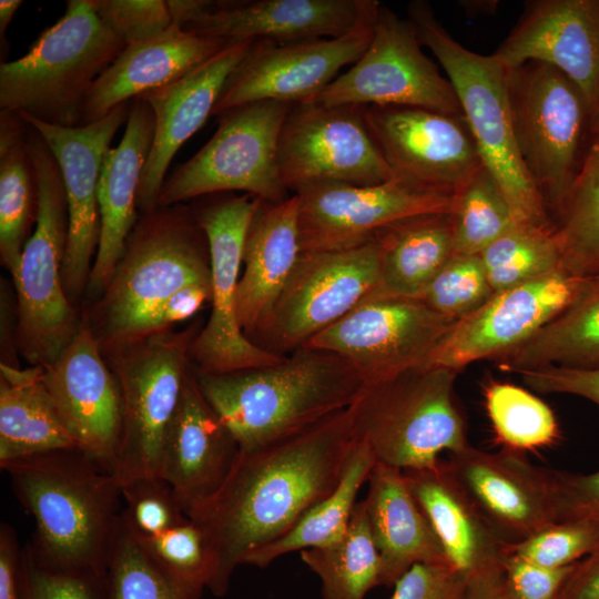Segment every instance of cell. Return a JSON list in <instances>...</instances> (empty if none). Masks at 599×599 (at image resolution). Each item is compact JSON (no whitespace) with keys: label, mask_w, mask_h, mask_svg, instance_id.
<instances>
[{"label":"cell","mask_w":599,"mask_h":599,"mask_svg":"<svg viewBox=\"0 0 599 599\" xmlns=\"http://www.w3.org/2000/svg\"><path fill=\"white\" fill-rule=\"evenodd\" d=\"M355 441L348 407L285 438L240 449L217 490L187 511L207 542L214 596L227 593L234 570L252 552L335 489Z\"/></svg>","instance_id":"6da1fadb"},{"label":"cell","mask_w":599,"mask_h":599,"mask_svg":"<svg viewBox=\"0 0 599 599\" xmlns=\"http://www.w3.org/2000/svg\"><path fill=\"white\" fill-rule=\"evenodd\" d=\"M12 490L32 515L27 545L41 562L105 575L123 510L113 474L78 448L0 464Z\"/></svg>","instance_id":"7a4b0ae2"},{"label":"cell","mask_w":599,"mask_h":599,"mask_svg":"<svg viewBox=\"0 0 599 599\" xmlns=\"http://www.w3.org/2000/svg\"><path fill=\"white\" fill-rule=\"evenodd\" d=\"M193 372L240 449L285 438L346 409L364 387L358 373L339 355L307 345L264 367Z\"/></svg>","instance_id":"3957f363"},{"label":"cell","mask_w":599,"mask_h":599,"mask_svg":"<svg viewBox=\"0 0 599 599\" xmlns=\"http://www.w3.org/2000/svg\"><path fill=\"white\" fill-rule=\"evenodd\" d=\"M195 283H211V266L192 209L175 204L144 213L104 291L103 342L119 349L152 336L162 306Z\"/></svg>","instance_id":"277c9868"},{"label":"cell","mask_w":599,"mask_h":599,"mask_svg":"<svg viewBox=\"0 0 599 599\" xmlns=\"http://www.w3.org/2000/svg\"><path fill=\"white\" fill-rule=\"evenodd\" d=\"M125 44L91 0H68L63 16L21 58L0 64V110L80 126L87 95Z\"/></svg>","instance_id":"5b68a950"},{"label":"cell","mask_w":599,"mask_h":599,"mask_svg":"<svg viewBox=\"0 0 599 599\" xmlns=\"http://www.w3.org/2000/svg\"><path fill=\"white\" fill-rule=\"evenodd\" d=\"M407 12L422 45L432 51L451 83L483 163L499 183L519 222L552 226L517 149L507 70L493 54L476 53L454 39L428 2L413 1Z\"/></svg>","instance_id":"8992f818"},{"label":"cell","mask_w":599,"mask_h":599,"mask_svg":"<svg viewBox=\"0 0 599 599\" xmlns=\"http://www.w3.org/2000/svg\"><path fill=\"white\" fill-rule=\"evenodd\" d=\"M457 375L424 365L364 385L349 412L355 438L367 445L376 464L423 469L436 465L441 453L470 445L455 395Z\"/></svg>","instance_id":"52a82bcc"},{"label":"cell","mask_w":599,"mask_h":599,"mask_svg":"<svg viewBox=\"0 0 599 599\" xmlns=\"http://www.w3.org/2000/svg\"><path fill=\"white\" fill-rule=\"evenodd\" d=\"M28 141L38 175L39 209L12 280L22 353L32 365L45 366L55 361L80 326L62 281L69 233L62 173L49 145L30 124Z\"/></svg>","instance_id":"ba28073f"},{"label":"cell","mask_w":599,"mask_h":599,"mask_svg":"<svg viewBox=\"0 0 599 599\" xmlns=\"http://www.w3.org/2000/svg\"><path fill=\"white\" fill-rule=\"evenodd\" d=\"M507 73L519 155L547 211L556 215L591 140L589 104L579 87L551 65L531 61Z\"/></svg>","instance_id":"9c48e42d"},{"label":"cell","mask_w":599,"mask_h":599,"mask_svg":"<svg viewBox=\"0 0 599 599\" xmlns=\"http://www.w3.org/2000/svg\"><path fill=\"white\" fill-rule=\"evenodd\" d=\"M291 106L266 100L220 114L212 138L165 177L158 206L224 192H244L268 203L288 199L278 166V140Z\"/></svg>","instance_id":"30bf717a"},{"label":"cell","mask_w":599,"mask_h":599,"mask_svg":"<svg viewBox=\"0 0 599 599\" xmlns=\"http://www.w3.org/2000/svg\"><path fill=\"white\" fill-rule=\"evenodd\" d=\"M190 334L158 333L123 352L114 363L122 397V432L112 466L121 488L160 477L166 433L190 366Z\"/></svg>","instance_id":"8fae6325"},{"label":"cell","mask_w":599,"mask_h":599,"mask_svg":"<svg viewBox=\"0 0 599 599\" xmlns=\"http://www.w3.org/2000/svg\"><path fill=\"white\" fill-rule=\"evenodd\" d=\"M214 193L209 203L192 209L210 252L212 312L205 327L192 341L190 355L197 369L224 374L278 363L285 355L248 339L236 316V291L250 223L261 203L251 194Z\"/></svg>","instance_id":"7c38bea8"},{"label":"cell","mask_w":599,"mask_h":599,"mask_svg":"<svg viewBox=\"0 0 599 599\" xmlns=\"http://www.w3.org/2000/svg\"><path fill=\"white\" fill-rule=\"evenodd\" d=\"M422 47L412 22L380 3L365 52L312 101L461 114L451 83Z\"/></svg>","instance_id":"4fadbf2b"},{"label":"cell","mask_w":599,"mask_h":599,"mask_svg":"<svg viewBox=\"0 0 599 599\" xmlns=\"http://www.w3.org/2000/svg\"><path fill=\"white\" fill-rule=\"evenodd\" d=\"M365 108L292 104L278 140V166L288 191L324 182L374 185L395 176L368 128Z\"/></svg>","instance_id":"5bb4252c"},{"label":"cell","mask_w":599,"mask_h":599,"mask_svg":"<svg viewBox=\"0 0 599 599\" xmlns=\"http://www.w3.org/2000/svg\"><path fill=\"white\" fill-rule=\"evenodd\" d=\"M455 322L419 298L374 291L305 345L339 355L370 385L426 365Z\"/></svg>","instance_id":"9a60e30c"},{"label":"cell","mask_w":599,"mask_h":599,"mask_svg":"<svg viewBox=\"0 0 599 599\" xmlns=\"http://www.w3.org/2000/svg\"><path fill=\"white\" fill-rule=\"evenodd\" d=\"M375 241L339 251L302 252L256 335L277 354L305 345L378 286Z\"/></svg>","instance_id":"2e32d148"},{"label":"cell","mask_w":599,"mask_h":599,"mask_svg":"<svg viewBox=\"0 0 599 599\" xmlns=\"http://www.w3.org/2000/svg\"><path fill=\"white\" fill-rule=\"evenodd\" d=\"M293 194L298 200L302 252L339 251L373 242L402 219L454 212V193L396 175L380 184L315 183Z\"/></svg>","instance_id":"e0dca14e"},{"label":"cell","mask_w":599,"mask_h":599,"mask_svg":"<svg viewBox=\"0 0 599 599\" xmlns=\"http://www.w3.org/2000/svg\"><path fill=\"white\" fill-rule=\"evenodd\" d=\"M379 4L351 32L291 43L253 41L226 79L212 115L256 101L297 104L314 100L367 49Z\"/></svg>","instance_id":"ac0fdd59"},{"label":"cell","mask_w":599,"mask_h":599,"mask_svg":"<svg viewBox=\"0 0 599 599\" xmlns=\"http://www.w3.org/2000/svg\"><path fill=\"white\" fill-rule=\"evenodd\" d=\"M583 280L556 271L494 293L478 309L451 325L426 365L459 373L474 362L496 359L562 312Z\"/></svg>","instance_id":"d6986e66"},{"label":"cell","mask_w":599,"mask_h":599,"mask_svg":"<svg viewBox=\"0 0 599 599\" xmlns=\"http://www.w3.org/2000/svg\"><path fill=\"white\" fill-rule=\"evenodd\" d=\"M365 116L396 175L456 194L485 166L463 113L366 105Z\"/></svg>","instance_id":"ffe728a7"},{"label":"cell","mask_w":599,"mask_h":599,"mask_svg":"<svg viewBox=\"0 0 599 599\" xmlns=\"http://www.w3.org/2000/svg\"><path fill=\"white\" fill-rule=\"evenodd\" d=\"M129 105L122 103L104 118L74 128L19 114L42 135L62 173L69 216L62 281L65 293L72 296L89 282L100 240L99 177L115 133L126 123Z\"/></svg>","instance_id":"44dd1931"},{"label":"cell","mask_w":599,"mask_h":599,"mask_svg":"<svg viewBox=\"0 0 599 599\" xmlns=\"http://www.w3.org/2000/svg\"><path fill=\"white\" fill-rule=\"evenodd\" d=\"M506 70L541 62L566 74L599 124V0H536L493 54Z\"/></svg>","instance_id":"7402d4cb"},{"label":"cell","mask_w":599,"mask_h":599,"mask_svg":"<svg viewBox=\"0 0 599 599\" xmlns=\"http://www.w3.org/2000/svg\"><path fill=\"white\" fill-rule=\"evenodd\" d=\"M447 461L506 542L558 522L555 469L531 464L524 453H491L471 445L449 454Z\"/></svg>","instance_id":"603a6c76"},{"label":"cell","mask_w":599,"mask_h":599,"mask_svg":"<svg viewBox=\"0 0 599 599\" xmlns=\"http://www.w3.org/2000/svg\"><path fill=\"white\" fill-rule=\"evenodd\" d=\"M43 369L45 386L79 449L112 473L122 432V397L93 332L80 326Z\"/></svg>","instance_id":"cb8c5ba5"},{"label":"cell","mask_w":599,"mask_h":599,"mask_svg":"<svg viewBox=\"0 0 599 599\" xmlns=\"http://www.w3.org/2000/svg\"><path fill=\"white\" fill-rule=\"evenodd\" d=\"M378 4L376 0H219L182 29L229 42L332 39L354 30Z\"/></svg>","instance_id":"d4e9b609"},{"label":"cell","mask_w":599,"mask_h":599,"mask_svg":"<svg viewBox=\"0 0 599 599\" xmlns=\"http://www.w3.org/2000/svg\"><path fill=\"white\" fill-rule=\"evenodd\" d=\"M252 42H232L182 78L136 97L150 104L155 121L152 146L138 191V209L142 212L158 207L172 159L212 115L226 79Z\"/></svg>","instance_id":"484cf974"},{"label":"cell","mask_w":599,"mask_h":599,"mask_svg":"<svg viewBox=\"0 0 599 599\" xmlns=\"http://www.w3.org/2000/svg\"><path fill=\"white\" fill-rule=\"evenodd\" d=\"M238 451L190 368L160 464V477L173 488L186 515L217 490Z\"/></svg>","instance_id":"4316f807"},{"label":"cell","mask_w":599,"mask_h":599,"mask_svg":"<svg viewBox=\"0 0 599 599\" xmlns=\"http://www.w3.org/2000/svg\"><path fill=\"white\" fill-rule=\"evenodd\" d=\"M154 126L150 104L132 99L122 140L105 154L98 183L100 240L88 282L92 293L105 291L136 224L138 191Z\"/></svg>","instance_id":"83f0119b"},{"label":"cell","mask_w":599,"mask_h":599,"mask_svg":"<svg viewBox=\"0 0 599 599\" xmlns=\"http://www.w3.org/2000/svg\"><path fill=\"white\" fill-rule=\"evenodd\" d=\"M407 485L432 525L449 564L466 579L501 570L506 541L498 535L447 460L404 471Z\"/></svg>","instance_id":"f1b7e54d"},{"label":"cell","mask_w":599,"mask_h":599,"mask_svg":"<svg viewBox=\"0 0 599 599\" xmlns=\"http://www.w3.org/2000/svg\"><path fill=\"white\" fill-rule=\"evenodd\" d=\"M230 43L172 23L160 35L125 47L90 89L81 125L95 122L115 106L182 78Z\"/></svg>","instance_id":"f546056e"},{"label":"cell","mask_w":599,"mask_h":599,"mask_svg":"<svg viewBox=\"0 0 599 599\" xmlns=\"http://www.w3.org/2000/svg\"><path fill=\"white\" fill-rule=\"evenodd\" d=\"M301 253L297 196L261 201L246 233L236 291L237 322L248 339L270 314Z\"/></svg>","instance_id":"4dcf8cb0"},{"label":"cell","mask_w":599,"mask_h":599,"mask_svg":"<svg viewBox=\"0 0 599 599\" xmlns=\"http://www.w3.org/2000/svg\"><path fill=\"white\" fill-rule=\"evenodd\" d=\"M367 483L363 501L380 559V586L394 587L418 564L450 565L403 470L376 464Z\"/></svg>","instance_id":"1f68e13d"},{"label":"cell","mask_w":599,"mask_h":599,"mask_svg":"<svg viewBox=\"0 0 599 599\" xmlns=\"http://www.w3.org/2000/svg\"><path fill=\"white\" fill-rule=\"evenodd\" d=\"M378 293L418 297L455 254L451 213H425L396 221L374 238Z\"/></svg>","instance_id":"d6a6232c"},{"label":"cell","mask_w":599,"mask_h":599,"mask_svg":"<svg viewBox=\"0 0 599 599\" xmlns=\"http://www.w3.org/2000/svg\"><path fill=\"white\" fill-rule=\"evenodd\" d=\"M78 448L44 383L41 365L0 364V464Z\"/></svg>","instance_id":"836d02e7"},{"label":"cell","mask_w":599,"mask_h":599,"mask_svg":"<svg viewBox=\"0 0 599 599\" xmlns=\"http://www.w3.org/2000/svg\"><path fill=\"white\" fill-rule=\"evenodd\" d=\"M496 359L511 373L545 365L599 367V276L585 277L562 312Z\"/></svg>","instance_id":"e575fe53"},{"label":"cell","mask_w":599,"mask_h":599,"mask_svg":"<svg viewBox=\"0 0 599 599\" xmlns=\"http://www.w3.org/2000/svg\"><path fill=\"white\" fill-rule=\"evenodd\" d=\"M28 128L19 114L0 110V257L11 275L32 235L39 209Z\"/></svg>","instance_id":"d590c367"},{"label":"cell","mask_w":599,"mask_h":599,"mask_svg":"<svg viewBox=\"0 0 599 599\" xmlns=\"http://www.w3.org/2000/svg\"><path fill=\"white\" fill-rule=\"evenodd\" d=\"M375 465L370 449L356 439L335 489L307 509L283 536L252 552L245 565L266 568L290 552L339 541L349 526L358 491L368 481Z\"/></svg>","instance_id":"8d00e7d4"},{"label":"cell","mask_w":599,"mask_h":599,"mask_svg":"<svg viewBox=\"0 0 599 599\" xmlns=\"http://www.w3.org/2000/svg\"><path fill=\"white\" fill-rule=\"evenodd\" d=\"M552 223L561 251V271L577 277L599 276V124Z\"/></svg>","instance_id":"74e56055"},{"label":"cell","mask_w":599,"mask_h":599,"mask_svg":"<svg viewBox=\"0 0 599 599\" xmlns=\"http://www.w3.org/2000/svg\"><path fill=\"white\" fill-rule=\"evenodd\" d=\"M321 581L323 599H365L380 586V559L368 527L364 501H357L343 538L327 547L300 551Z\"/></svg>","instance_id":"f35d334b"},{"label":"cell","mask_w":599,"mask_h":599,"mask_svg":"<svg viewBox=\"0 0 599 599\" xmlns=\"http://www.w3.org/2000/svg\"><path fill=\"white\" fill-rule=\"evenodd\" d=\"M483 390L496 440L504 448L525 453L551 446L559 439L557 418L539 397L517 385L493 379Z\"/></svg>","instance_id":"ab89813d"},{"label":"cell","mask_w":599,"mask_h":599,"mask_svg":"<svg viewBox=\"0 0 599 599\" xmlns=\"http://www.w3.org/2000/svg\"><path fill=\"white\" fill-rule=\"evenodd\" d=\"M479 255L495 293L561 271V251L554 225L518 224Z\"/></svg>","instance_id":"60d3db41"},{"label":"cell","mask_w":599,"mask_h":599,"mask_svg":"<svg viewBox=\"0 0 599 599\" xmlns=\"http://www.w3.org/2000/svg\"><path fill=\"white\" fill-rule=\"evenodd\" d=\"M109 599H201L171 577L146 549L122 514L106 569Z\"/></svg>","instance_id":"b9f144b4"},{"label":"cell","mask_w":599,"mask_h":599,"mask_svg":"<svg viewBox=\"0 0 599 599\" xmlns=\"http://www.w3.org/2000/svg\"><path fill=\"white\" fill-rule=\"evenodd\" d=\"M455 254H480L520 223L494 175L483 166L455 195Z\"/></svg>","instance_id":"7bdbcfd3"},{"label":"cell","mask_w":599,"mask_h":599,"mask_svg":"<svg viewBox=\"0 0 599 599\" xmlns=\"http://www.w3.org/2000/svg\"><path fill=\"white\" fill-rule=\"evenodd\" d=\"M494 293L479 254H454L417 298L436 313L458 321Z\"/></svg>","instance_id":"ee69618b"},{"label":"cell","mask_w":599,"mask_h":599,"mask_svg":"<svg viewBox=\"0 0 599 599\" xmlns=\"http://www.w3.org/2000/svg\"><path fill=\"white\" fill-rule=\"evenodd\" d=\"M139 537L176 581L199 592L207 588L212 575L211 555L202 529L193 520L189 519L156 536Z\"/></svg>","instance_id":"f6af8a7d"},{"label":"cell","mask_w":599,"mask_h":599,"mask_svg":"<svg viewBox=\"0 0 599 599\" xmlns=\"http://www.w3.org/2000/svg\"><path fill=\"white\" fill-rule=\"evenodd\" d=\"M599 544V518L551 524L531 536L506 544V554L529 562L560 568L572 565Z\"/></svg>","instance_id":"bcb514c9"},{"label":"cell","mask_w":599,"mask_h":599,"mask_svg":"<svg viewBox=\"0 0 599 599\" xmlns=\"http://www.w3.org/2000/svg\"><path fill=\"white\" fill-rule=\"evenodd\" d=\"M19 588L21 599H109L106 573L43 564L27 546L20 556Z\"/></svg>","instance_id":"7dc6e473"},{"label":"cell","mask_w":599,"mask_h":599,"mask_svg":"<svg viewBox=\"0 0 599 599\" xmlns=\"http://www.w3.org/2000/svg\"><path fill=\"white\" fill-rule=\"evenodd\" d=\"M122 516L139 536H156L190 519L173 488L161 477L134 480L122 487Z\"/></svg>","instance_id":"c3c4849f"},{"label":"cell","mask_w":599,"mask_h":599,"mask_svg":"<svg viewBox=\"0 0 599 599\" xmlns=\"http://www.w3.org/2000/svg\"><path fill=\"white\" fill-rule=\"evenodd\" d=\"M91 3L125 47L155 38L172 26L167 2L163 0H91Z\"/></svg>","instance_id":"681fc988"},{"label":"cell","mask_w":599,"mask_h":599,"mask_svg":"<svg viewBox=\"0 0 599 599\" xmlns=\"http://www.w3.org/2000/svg\"><path fill=\"white\" fill-rule=\"evenodd\" d=\"M575 565L549 568L506 554L502 581L511 599H557Z\"/></svg>","instance_id":"f907efd6"},{"label":"cell","mask_w":599,"mask_h":599,"mask_svg":"<svg viewBox=\"0 0 599 599\" xmlns=\"http://www.w3.org/2000/svg\"><path fill=\"white\" fill-rule=\"evenodd\" d=\"M466 577L451 565L418 564L394 585L392 599H463Z\"/></svg>","instance_id":"816d5d0a"},{"label":"cell","mask_w":599,"mask_h":599,"mask_svg":"<svg viewBox=\"0 0 599 599\" xmlns=\"http://www.w3.org/2000/svg\"><path fill=\"white\" fill-rule=\"evenodd\" d=\"M526 386L541 394H571L599 406V367L545 365L515 372Z\"/></svg>","instance_id":"f5cc1de1"},{"label":"cell","mask_w":599,"mask_h":599,"mask_svg":"<svg viewBox=\"0 0 599 599\" xmlns=\"http://www.w3.org/2000/svg\"><path fill=\"white\" fill-rule=\"evenodd\" d=\"M558 522L599 518V470H556Z\"/></svg>","instance_id":"db71d44e"},{"label":"cell","mask_w":599,"mask_h":599,"mask_svg":"<svg viewBox=\"0 0 599 599\" xmlns=\"http://www.w3.org/2000/svg\"><path fill=\"white\" fill-rule=\"evenodd\" d=\"M211 283H195L180 290L158 312L152 323V335L191 317L204 303L211 302Z\"/></svg>","instance_id":"11a10c76"},{"label":"cell","mask_w":599,"mask_h":599,"mask_svg":"<svg viewBox=\"0 0 599 599\" xmlns=\"http://www.w3.org/2000/svg\"><path fill=\"white\" fill-rule=\"evenodd\" d=\"M557 599H599V544L576 562Z\"/></svg>","instance_id":"9f6ffc18"},{"label":"cell","mask_w":599,"mask_h":599,"mask_svg":"<svg viewBox=\"0 0 599 599\" xmlns=\"http://www.w3.org/2000/svg\"><path fill=\"white\" fill-rule=\"evenodd\" d=\"M21 550L12 526H0V599H21L19 562Z\"/></svg>","instance_id":"6f0895ef"},{"label":"cell","mask_w":599,"mask_h":599,"mask_svg":"<svg viewBox=\"0 0 599 599\" xmlns=\"http://www.w3.org/2000/svg\"><path fill=\"white\" fill-rule=\"evenodd\" d=\"M463 599H511L502 581V569L467 578Z\"/></svg>","instance_id":"680465c9"},{"label":"cell","mask_w":599,"mask_h":599,"mask_svg":"<svg viewBox=\"0 0 599 599\" xmlns=\"http://www.w3.org/2000/svg\"><path fill=\"white\" fill-rule=\"evenodd\" d=\"M172 23L184 28L203 14L212 4L211 0H169L166 1Z\"/></svg>","instance_id":"91938a15"},{"label":"cell","mask_w":599,"mask_h":599,"mask_svg":"<svg viewBox=\"0 0 599 599\" xmlns=\"http://www.w3.org/2000/svg\"><path fill=\"white\" fill-rule=\"evenodd\" d=\"M22 4L20 0L0 1V40L1 48L6 43V31L18 8Z\"/></svg>","instance_id":"94428289"}]
</instances>
